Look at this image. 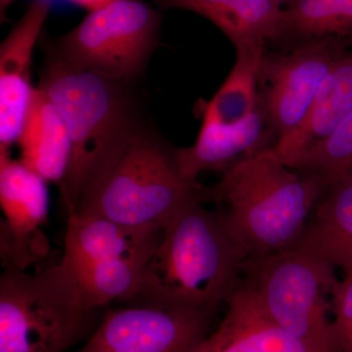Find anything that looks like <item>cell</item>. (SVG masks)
<instances>
[{"label": "cell", "instance_id": "6da1fadb", "mask_svg": "<svg viewBox=\"0 0 352 352\" xmlns=\"http://www.w3.org/2000/svg\"><path fill=\"white\" fill-rule=\"evenodd\" d=\"M132 83L74 66L56 50L48 53L38 87L63 116L71 138L59 189L66 212L76 210L146 124Z\"/></svg>", "mask_w": 352, "mask_h": 352}, {"label": "cell", "instance_id": "7a4b0ae2", "mask_svg": "<svg viewBox=\"0 0 352 352\" xmlns=\"http://www.w3.org/2000/svg\"><path fill=\"white\" fill-rule=\"evenodd\" d=\"M206 205L203 201L190 204L164 227L134 302L212 314L226 302L249 252L219 208Z\"/></svg>", "mask_w": 352, "mask_h": 352}, {"label": "cell", "instance_id": "3957f363", "mask_svg": "<svg viewBox=\"0 0 352 352\" xmlns=\"http://www.w3.org/2000/svg\"><path fill=\"white\" fill-rule=\"evenodd\" d=\"M325 183L280 161L272 149L248 157L206 186V203L217 206L250 258L296 247Z\"/></svg>", "mask_w": 352, "mask_h": 352}, {"label": "cell", "instance_id": "277c9868", "mask_svg": "<svg viewBox=\"0 0 352 352\" xmlns=\"http://www.w3.org/2000/svg\"><path fill=\"white\" fill-rule=\"evenodd\" d=\"M176 149L144 124L73 210L129 226L164 229L190 204L206 203V186L183 177Z\"/></svg>", "mask_w": 352, "mask_h": 352}, {"label": "cell", "instance_id": "5b68a950", "mask_svg": "<svg viewBox=\"0 0 352 352\" xmlns=\"http://www.w3.org/2000/svg\"><path fill=\"white\" fill-rule=\"evenodd\" d=\"M101 310L89 305L61 263L0 276V352H67L87 342Z\"/></svg>", "mask_w": 352, "mask_h": 352}, {"label": "cell", "instance_id": "8992f818", "mask_svg": "<svg viewBox=\"0 0 352 352\" xmlns=\"http://www.w3.org/2000/svg\"><path fill=\"white\" fill-rule=\"evenodd\" d=\"M241 277L279 327L319 351L340 352L330 318L338 277L328 263L298 245L248 258Z\"/></svg>", "mask_w": 352, "mask_h": 352}, {"label": "cell", "instance_id": "52a82bcc", "mask_svg": "<svg viewBox=\"0 0 352 352\" xmlns=\"http://www.w3.org/2000/svg\"><path fill=\"white\" fill-rule=\"evenodd\" d=\"M161 23L142 0H112L58 39L55 50L78 68L134 82L159 45Z\"/></svg>", "mask_w": 352, "mask_h": 352}, {"label": "cell", "instance_id": "ba28073f", "mask_svg": "<svg viewBox=\"0 0 352 352\" xmlns=\"http://www.w3.org/2000/svg\"><path fill=\"white\" fill-rule=\"evenodd\" d=\"M351 48L335 41L266 46L256 67V96L277 143L302 126L326 76Z\"/></svg>", "mask_w": 352, "mask_h": 352}, {"label": "cell", "instance_id": "9c48e42d", "mask_svg": "<svg viewBox=\"0 0 352 352\" xmlns=\"http://www.w3.org/2000/svg\"><path fill=\"white\" fill-rule=\"evenodd\" d=\"M215 316L148 302L108 307L74 352H186L210 332Z\"/></svg>", "mask_w": 352, "mask_h": 352}, {"label": "cell", "instance_id": "30bf717a", "mask_svg": "<svg viewBox=\"0 0 352 352\" xmlns=\"http://www.w3.org/2000/svg\"><path fill=\"white\" fill-rule=\"evenodd\" d=\"M0 261L4 271H25L47 256V182L10 151L0 152Z\"/></svg>", "mask_w": 352, "mask_h": 352}, {"label": "cell", "instance_id": "8fae6325", "mask_svg": "<svg viewBox=\"0 0 352 352\" xmlns=\"http://www.w3.org/2000/svg\"><path fill=\"white\" fill-rule=\"evenodd\" d=\"M51 0H32L0 46V152L18 142L30 107L32 54Z\"/></svg>", "mask_w": 352, "mask_h": 352}, {"label": "cell", "instance_id": "7c38bea8", "mask_svg": "<svg viewBox=\"0 0 352 352\" xmlns=\"http://www.w3.org/2000/svg\"><path fill=\"white\" fill-rule=\"evenodd\" d=\"M219 326L186 352H325L271 320L252 285L240 277Z\"/></svg>", "mask_w": 352, "mask_h": 352}, {"label": "cell", "instance_id": "4fadbf2b", "mask_svg": "<svg viewBox=\"0 0 352 352\" xmlns=\"http://www.w3.org/2000/svg\"><path fill=\"white\" fill-rule=\"evenodd\" d=\"M161 227H133L105 217L67 212L66 265L115 261L149 263L163 237Z\"/></svg>", "mask_w": 352, "mask_h": 352}, {"label": "cell", "instance_id": "5bb4252c", "mask_svg": "<svg viewBox=\"0 0 352 352\" xmlns=\"http://www.w3.org/2000/svg\"><path fill=\"white\" fill-rule=\"evenodd\" d=\"M277 138L261 109L234 124H221L204 119L196 142L177 148L176 160L183 177L198 182L205 171L223 175L240 162L273 149Z\"/></svg>", "mask_w": 352, "mask_h": 352}, {"label": "cell", "instance_id": "9a60e30c", "mask_svg": "<svg viewBox=\"0 0 352 352\" xmlns=\"http://www.w3.org/2000/svg\"><path fill=\"white\" fill-rule=\"evenodd\" d=\"M17 144L21 161L61 188L71 159V138L63 116L41 87L32 89Z\"/></svg>", "mask_w": 352, "mask_h": 352}, {"label": "cell", "instance_id": "2e32d148", "mask_svg": "<svg viewBox=\"0 0 352 352\" xmlns=\"http://www.w3.org/2000/svg\"><path fill=\"white\" fill-rule=\"evenodd\" d=\"M163 8L199 14L223 32L236 51L261 53L276 32L282 6L276 0H155Z\"/></svg>", "mask_w": 352, "mask_h": 352}, {"label": "cell", "instance_id": "e0dca14e", "mask_svg": "<svg viewBox=\"0 0 352 352\" xmlns=\"http://www.w3.org/2000/svg\"><path fill=\"white\" fill-rule=\"evenodd\" d=\"M352 112V48L333 65L316 95L302 126L273 148L282 163L292 168L322 142Z\"/></svg>", "mask_w": 352, "mask_h": 352}, {"label": "cell", "instance_id": "ac0fdd59", "mask_svg": "<svg viewBox=\"0 0 352 352\" xmlns=\"http://www.w3.org/2000/svg\"><path fill=\"white\" fill-rule=\"evenodd\" d=\"M325 185L300 245L342 271L352 267V175Z\"/></svg>", "mask_w": 352, "mask_h": 352}, {"label": "cell", "instance_id": "d6986e66", "mask_svg": "<svg viewBox=\"0 0 352 352\" xmlns=\"http://www.w3.org/2000/svg\"><path fill=\"white\" fill-rule=\"evenodd\" d=\"M316 41L352 46V0H294L280 16L267 46L287 47Z\"/></svg>", "mask_w": 352, "mask_h": 352}, {"label": "cell", "instance_id": "ffe728a7", "mask_svg": "<svg viewBox=\"0 0 352 352\" xmlns=\"http://www.w3.org/2000/svg\"><path fill=\"white\" fill-rule=\"evenodd\" d=\"M261 53L238 51L235 66L208 104L204 119L217 124H234L247 119L256 111V71Z\"/></svg>", "mask_w": 352, "mask_h": 352}, {"label": "cell", "instance_id": "44dd1931", "mask_svg": "<svg viewBox=\"0 0 352 352\" xmlns=\"http://www.w3.org/2000/svg\"><path fill=\"white\" fill-rule=\"evenodd\" d=\"M291 168L324 183L352 175V112L337 129Z\"/></svg>", "mask_w": 352, "mask_h": 352}, {"label": "cell", "instance_id": "7402d4cb", "mask_svg": "<svg viewBox=\"0 0 352 352\" xmlns=\"http://www.w3.org/2000/svg\"><path fill=\"white\" fill-rule=\"evenodd\" d=\"M332 289L333 325L340 352H352V267L342 270Z\"/></svg>", "mask_w": 352, "mask_h": 352}, {"label": "cell", "instance_id": "603a6c76", "mask_svg": "<svg viewBox=\"0 0 352 352\" xmlns=\"http://www.w3.org/2000/svg\"><path fill=\"white\" fill-rule=\"evenodd\" d=\"M74 3L78 4L85 8L90 9V11L94 10V9L99 8V7L105 6L112 0H71Z\"/></svg>", "mask_w": 352, "mask_h": 352}, {"label": "cell", "instance_id": "cb8c5ba5", "mask_svg": "<svg viewBox=\"0 0 352 352\" xmlns=\"http://www.w3.org/2000/svg\"><path fill=\"white\" fill-rule=\"evenodd\" d=\"M15 0H0V15H1V20H3V17L6 16L7 8Z\"/></svg>", "mask_w": 352, "mask_h": 352}, {"label": "cell", "instance_id": "d4e9b609", "mask_svg": "<svg viewBox=\"0 0 352 352\" xmlns=\"http://www.w3.org/2000/svg\"><path fill=\"white\" fill-rule=\"evenodd\" d=\"M276 1L282 6V8H285V7L288 6L289 3H292L294 0H276Z\"/></svg>", "mask_w": 352, "mask_h": 352}]
</instances>
